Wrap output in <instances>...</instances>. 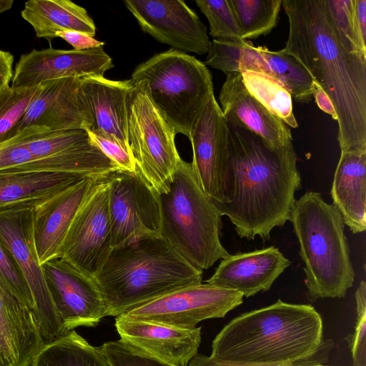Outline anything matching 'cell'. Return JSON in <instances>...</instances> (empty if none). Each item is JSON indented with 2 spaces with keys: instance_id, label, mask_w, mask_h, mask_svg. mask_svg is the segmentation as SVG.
Returning <instances> with one entry per match:
<instances>
[{
  "instance_id": "28",
  "label": "cell",
  "mask_w": 366,
  "mask_h": 366,
  "mask_svg": "<svg viewBox=\"0 0 366 366\" xmlns=\"http://www.w3.org/2000/svg\"><path fill=\"white\" fill-rule=\"evenodd\" d=\"M30 366H111L100 347H93L74 330L44 345Z\"/></svg>"
},
{
  "instance_id": "34",
  "label": "cell",
  "mask_w": 366,
  "mask_h": 366,
  "mask_svg": "<svg viewBox=\"0 0 366 366\" xmlns=\"http://www.w3.org/2000/svg\"><path fill=\"white\" fill-rule=\"evenodd\" d=\"M111 366H176L137 350L121 339L100 346Z\"/></svg>"
},
{
  "instance_id": "18",
  "label": "cell",
  "mask_w": 366,
  "mask_h": 366,
  "mask_svg": "<svg viewBox=\"0 0 366 366\" xmlns=\"http://www.w3.org/2000/svg\"><path fill=\"white\" fill-rule=\"evenodd\" d=\"M132 89L130 79L116 81L104 76L80 77V89L92 122L88 132L114 142L131 153L128 116Z\"/></svg>"
},
{
  "instance_id": "33",
  "label": "cell",
  "mask_w": 366,
  "mask_h": 366,
  "mask_svg": "<svg viewBox=\"0 0 366 366\" xmlns=\"http://www.w3.org/2000/svg\"><path fill=\"white\" fill-rule=\"evenodd\" d=\"M0 287L27 305L32 312L34 300L24 275L11 253L0 242Z\"/></svg>"
},
{
  "instance_id": "22",
  "label": "cell",
  "mask_w": 366,
  "mask_h": 366,
  "mask_svg": "<svg viewBox=\"0 0 366 366\" xmlns=\"http://www.w3.org/2000/svg\"><path fill=\"white\" fill-rule=\"evenodd\" d=\"M278 248L271 246L249 252L229 254L222 259L206 283L237 291L249 297L270 289L290 265Z\"/></svg>"
},
{
  "instance_id": "19",
  "label": "cell",
  "mask_w": 366,
  "mask_h": 366,
  "mask_svg": "<svg viewBox=\"0 0 366 366\" xmlns=\"http://www.w3.org/2000/svg\"><path fill=\"white\" fill-rule=\"evenodd\" d=\"M115 327L124 342L176 366H187L201 342L200 327L182 329L119 315Z\"/></svg>"
},
{
  "instance_id": "30",
  "label": "cell",
  "mask_w": 366,
  "mask_h": 366,
  "mask_svg": "<svg viewBox=\"0 0 366 366\" xmlns=\"http://www.w3.org/2000/svg\"><path fill=\"white\" fill-rule=\"evenodd\" d=\"M282 0H229L245 41L264 36L277 26Z\"/></svg>"
},
{
  "instance_id": "5",
  "label": "cell",
  "mask_w": 366,
  "mask_h": 366,
  "mask_svg": "<svg viewBox=\"0 0 366 366\" xmlns=\"http://www.w3.org/2000/svg\"><path fill=\"white\" fill-rule=\"evenodd\" d=\"M305 263L308 298L344 297L355 272L343 218L321 194L307 191L296 199L290 215Z\"/></svg>"
},
{
  "instance_id": "29",
  "label": "cell",
  "mask_w": 366,
  "mask_h": 366,
  "mask_svg": "<svg viewBox=\"0 0 366 366\" xmlns=\"http://www.w3.org/2000/svg\"><path fill=\"white\" fill-rule=\"evenodd\" d=\"M241 74L246 89L259 103L289 127H298L292 95L282 84L259 72L245 71Z\"/></svg>"
},
{
  "instance_id": "16",
  "label": "cell",
  "mask_w": 366,
  "mask_h": 366,
  "mask_svg": "<svg viewBox=\"0 0 366 366\" xmlns=\"http://www.w3.org/2000/svg\"><path fill=\"white\" fill-rule=\"evenodd\" d=\"M113 66L112 59L103 46L82 51L33 49L21 56L10 86L19 89L68 77L104 76Z\"/></svg>"
},
{
  "instance_id": "44",
  "label": "cell",
  "mask_w": 366,
  "mask_h": 366,
  "mask_svg": "<svg viewBox=\"0 0 366 366\" xmlns=\"http://www.w3.org/2000/svg\"><path fill=\"white\" fill-rule=\"evenodd\" d=\"M295 366H328V365H324L320 363H315V362H308V363H302L297 365Z\"/></svg>"
},
{
  "instance_id": "25",
  "label": "cell",
  "mask_w": 366,
  "mask_h": 366,
  "mask_svg": "<svg viewBox=\"0 0 366 366\" xmlns=\"http://www.w3.org/2000/svg\"><path fill=\"white\" fill-rule=\"evenodd\" d=\"M331 195L351 232H363L366 229V153L341 152Z\"/></svg>"
},
{
  "instance_id": "24",
  "label": "cell",
  "mask_w": 366,
  "mask_h": 366,
  "mask_svg": "<svg viewBox=\"0 0 366 366\" xmlns=\"http://www.w3.org/2000/svg\"><path fill=\"white\" fill-rule=\"evenodd\" d=\"M238 72L252 71L267 75L282 84L296 101L307 102L312 99L314 81L305 68L291 54L254 46L246 41L241 45Z\"/></svg>"
},
{
  "instance_id": "38",
  "label": "cell",
  "mask_w": 366,
  "mask_h": 366,
  "mask_svg": "<svg viewBox=\"0 0 366 366\" xmlns=\"http://www.w3.org/2000/svg\"><path fill=\"white\" fill-rule=\"evenodd\" d=\"M56 37L63 39L76 51L91 49L104 45L103 41H98L94 37L73 31H59L56 34Z\"/></svg>"
},
{
  "instance_id": "42",
  "label": "cell",
  "mask_w": 366,
  "mask_h": 366,
  "mask_svg": "<svg viewBox=\"0 0 366 366\" xmlns=\"http://www.w3.org/2000/svg\"><path fill=\"white\" fill-rule=\"evenodd\" d=\"M314 84L315 88L312 92V96L315 97L319 108L324 112L330 114L334 120L337 121V116L335 107L329 96L318 84L314 81Z\"/></svg>"
},
{
  "instance_id": "7",
  "label": "cell",
  "mask_w": 366,
  "mask_h": 366,
  "mask_svg": "<svg viewBox=\"0 0 366 366\" xmlns=\"http://www.w3.org/2000/svg\"><path fill=\"white\" fill-rule=\"evenodd\" d=\"M130 81L146 92L176 134L188 138L214 95L212 74L206 65L172 48L139 64Z\"/></svg>"
},
{
  "instance_id": "10",
  "label": "cell",
  "mask_w": 366,
  "mask_h": 366,
  "mask_svg": "<svg viewBox=\"0 0 366 366\" xmlns=\"http://www.w3.org/2000/svg\"><path fill=\"white\" fill-rule=\"evenodd\" d=\"M242 302L243 295L237 291L200 283L167 294L121 315L192 329L201 321L224 317Z\"/></svg>"
},
{
  "instance_id": "11",
  "label": "cell",
  "mask_w": 366,
  "mask_h": 366,
  "mask_svg": "<svg viewBox=\"0 0 366 366\" xmlns=\"http://www.w3.org/2000/svg\"><path fill=\"white\" fill-rule=\"evenodd\" d=\"M112 248L106 179L97 182L76 213L66 235L60 258L94 278Z\"/></svg>"
},
{
  "instance_id": "1",
  "label": "cell",
  "mask_w": 366,
  "mask_h": 366,
  "mask_svg": "<svg viewBox=\"0 0 366 366\" xmlns=\"http://www.w3.org/2000/svg\"><path fill=\"white\" fill-rule=\"evenodd\" d=\"M289 35L282 50L331 99L341 152L366 153V56L337 27L326 0H282Z\"/></svg>"
},
{
  "instance_id": "40",
  "label": "cell",
  "mask_w": 366,
  "mask_h": 366,
  "mask_svg": "<svg viewBox=\"0 0 366 366\" xmlns=\"http://www.w3.org/2000/svg\"><path fill=\"white\" fill-rule=\"evenodd\" d=\"M355 26L359 39L366 46V0H353Z\"/></svg>"
},
{
  "instance_id": "20",
  "label": "cell",
  "mask_w": 366,
  "mask_h": 366,
  "mask_svg": "<svg viewBox=\"0 0 366 366\" xmlns=\"http://www.w3.org/2000/svg\"><path fill=\"white\" fill-rule=\"evenodd\" d=\"M97 182L84 178L33 207V235L41 264L61 257L70 225Z\"/></svg>"
},
{
  "instance_id": "31",
  "label": "cell",
  "mask_w": 366,
  "mask_h": 366,
  "mask_svg": "<svg viewBox=\"0 0 366 366\" xmlns=\"http://www.w3.org/2000/svg\"><path fill=\"white\" fill-rule=\"evenodd\" d=\"M42 84L14 89L9 85L0 89V144L12 138L13 132Z\"/></svg>"
},
{
  "instance_id": "27",
  "label": "cell",
  "mask_w": 366,
  "mask_h": 366,
  "mask_svg": "<svg viewBox=\"0 0 366 366\" xmlns=\"http://www.w3.org/2000/svg\"><path fill=\"white\" fill-rule=\"evenodd\" d=\"M84 178L61 172L0 174V209L15 204L42 202Z\"/></svg>"
},
{
  "instance_id": "17",
  "label": "cell",
  "mask_w": 366,
  "mask_h": 366,
  "mask_svg": "<svg viewBox=\"0 0 366 366\" xmlns=\"http://www.w3.org/2000/svg\"><path fill=\"white\" fill-rule=\"evenodd\" d=\"M41 84V92L16 126L12 138L32 126L49 131L90 129L92 122L80 89V77L51 80Z\"/></svg>"
},
{
  "instance_id": "41",
  "label": "cell",
  "mask_w": 366,
  "mask_h": 366,
  "mask_svg": "<svg viewBox=\"0 0 366 366\" xmlns=\"http://www.w3.org/2000/svg\"><path fill=\"white\" fill-rule=\"evenodd\" d=\"M14 56L9 51L0 50V89L9 85L14 71Z\"/></svg>"
},
{
  "instance_id": "9",
  "label": "cell",
  "mask_w": 366,
  "mask_h": 366,
  "mask_svg": "<svg viewBox=\"0 0 366 366\" xmlns=\"http://www.w3.org/2000/svg\"><path fill=\"white\" fill-rule=\"evenodd\" d=\"M36 204H19L0 209V242L14 256L24 275L34 300L32 314L46 345L70 331L66 330L54 307L36 250L33 207Z\"/></svg>"
},
{
  "instance_id": "39",
  "label": "cell",
  "mask_w": 366,
  "mask_h": 366,
  "mask_svg": "<svg viewBox=\"0 0 366 366\" xmlns=\"http://www.w3.org/2000/svg\"><path fill=\"white\" fill-rule=\"evenodd\" d=\"M299 364L302 363H285L279 365H248L221 361L216 360L211 356L197 354L189 361L187 366H295Z\"/></svg>"
},
{
  "instance_id": "26",
  "label": "cell",
  "mask_w": 366,
  "mask_h": 366,
  "mask_svg": "<svg viewBox=\"0 0 366 366\" xmlns=\"http://www.w3.org/2000/svg\"><path fill=\"white\" fill-rule=\"evenodd\" d=\"M21 16L39 38L50 41L62 31H73L94 37L96 26L86 10L69 0H30Z\"/></svg>"
},
{
  "instance_id": "14",
  "label": "cell",
  "mask_w": 366,
  "mask_h": 366,
  "mask_svg": "<svg viewBox=\"0 0 366 366\" xmlns=\"http://www.w3.org/2000/svg\"><path fill=\"white\" fill-rule=\"evenodd\" d=\"M125 6L142 30L172 49L199 55L208 53L205 25L181 0H126Z\"/></svg>"
},
{
  "instance_id": "2",
  "label": "cell",
  "mask_w": 366,
  "mask_h": 366,
  "mask_svg": "<svg viewBox=\"0 0 366 366\" xmlns=\"http://www.w3.org/2000/svg\"><path fill=\"white\" fill-rule=\"evenodd\" d=\"M227 127L225 201L214 205L241 238L269 239L273 228L290 220L295 193L302 187L293 144L273 149L252 132Z\"/></svg>"
},
{
  "instance_id": "32",
  "label": "cell",
  "mask_w": 366,
  "mask_h": 366,
  "mask_svg": "<svg viewBox=\"0 0 366 366\" xmlns=\"http://www.w3.org/2000/svg\"><path fill=\"white\" fill-rule=\"evenodd\" d=\"M195 3L207 17L214 39L245 41L229 0H196Z\"/></svg>"
},
{
  "instance_id": "3",
  "label": "cell",
  "mask_w": 366,
  "mask_h": 366,
  "mask_svg": "<svg viewBox=\"0 0 366 366\" xmlns=\"http://www.w3.org/2000/svg\"><path fill=\"white\" fill-rule=\"evenodd\" d=\"M322 332L312 305L278 300L232 319L212 341L210 356L248 365L310 362L324 344Z\"/></svg>"
},
{
  "instance_id": "8",
  "label": "cell",
  "mask_w": 366,
  "mask_h": 366,
  "mask_svg": "<svg viewBox=\"0 0 366 366\" xmlns=\"http://www.w3.org/2000/svg\"><path fill=\"white\" fill-rule=\"evenodd\" d=\"M176 134L146 92L133 84L129 102V143L137 169L157 193L166 190L182 159Z\"/></svg>"
},
{
  "instance_id": "43",
  "label": "cell",
  "mask_w": 366,
  "mask_h": 366,
  "mask_svg": "<svg viewBox=\"0 0 366 366\" xmlns=\"http://www.w3.org/2000/svg\"><path fill=\"white\" fill-rule=\"evenodd\" d=\"M14 4V0H0V14L9 10Z\"/></svg>"
},
{
  "instance_id": "13",
  "label": "cell",
  "mask_w": 366,
  "mask_h": 366,
  "mask_svg": "<svg viewBox=\"0 0 366 366\" xmlns=\"http://www.w3.org/2000/svg\"><path fill=\"white\" fill-rule=\"evenodd\" d=\"M41 265L51 299L67 331L94 327L107 316L104 301L94 278L61 258Z\"/></svg>"
},
{
  "instance_id": "4",
  "label": "cell",
  "mask_w": 366,
  "mask_h": 366,
  "mask_svg": "<svg viewBox=\"0 0 366 366\" xmlns=\"http://www.w3.org/2000/svg\"><path fill=\"white\" fill-rule=\"evenodd\" d=\"M203 271L181 257L159 234L112 248L94 280L107 316H119L179 289L202 283Z\"/></svg>"
},
{
  "instance_id": "15",
  "label": "cell",
  "mask_w": 366,
  "mask_h": 366,
  "mask_svg": "<svg viewBox=\"0 0 366 366\" xmlns=\"http://www.w3.org/2000/svg\"><path fill=\"white\" fill-rule=\"evenodd\" d=\"M189 139L193 152L190 163L199 185L214 204L224 203L228 127L214 95L201 112Z\"/></svg>"
},
{
  "instance_id": "12",
  "label": "cell",
  "mask_w": 366,
  "mask_h": 366,
  "mask_svg": "<svg viewBox=\"0 0 366 366\" xmlns=\"http://www.w3.org/2000/svg\"><path fill=\"white\" fill-rule=\"evenodd\" d=\"M107 180L112 247L142 235L160 234L158 194L139 172L117 170Z\"/></svg>"
},
{
  "instance_id": "21",
  "label": "cell",
  "mask_w": 366,
  "mask_h": 366,
  "mask_svg": "<svg viewBox=\"0 0 366 366\" xmlns=\"http://www.w3.org/2000/svg\"><path fill=\"white\" fill-rule=\"evenodd\" d=\"M219 100L228 124L252 132L273 149H280L292 144L290 127L247 91L241 73L233 72L227 75Z\"/></svg>"
},
{
  "instance_id": "35",
  "label": "cell",
  "mask_w": 366,
  "mask_h": 366,
  "mask_svg": "<svg viewBox=\"0 0 366 366\" xmlns=\"http://www.w3.org/2000/svg\"><path fill=\"white\" fill-rule=\"evenodd\" d=\"M357 322L355 332L345 338L350 349L352 366H366V283L362 280L355 292Z\"/></svg>"
},
{
  "instance_id": "37",
  "label": "cell",
  "mask_w": 366,
  "mask_h": 366,
  "mask_svg": "<svg viewBox=\"0 0 366 366\" xmlns=\"http://www.w3.org/2000/svg\"><path fill=\"white\" fill-rule=\"evenodd\" d=\"M88 133L92 141L120 170L136 171V162L132 153L114 142L97 137L89 132Z\"/></svg>"
},
{
  "instance_id": "36",
  "label": "cell",
  "mask_w": 366,
  "mask_h": 366,
  "mask_svg": "<svg viewBox=\"0 0 366 366\" xmlns=\"http://www.w3.org/2000/svg\"><path fill=\"white\" fill-rule=\"evenodd\" d=\"M331 16L337 27L352 46L366 56V46L357 34L353 11V0H326Z\"/></svg>"
},
{
  "instance_id": "6",
  "label": "cell",
  "mask_w": 366,
  "mask_h": 366,
  "mask_svg": "<svg viewBox=\"0 0 366 366\" xmlns=\"http://www.w3.org/2000/svg\"><path fill=\"white\" fill-rule=\"evenodd\" d=\"M161 236L196 269L210 268L229 254L220 241L222 214L182 159L165 191L157 193Z\"/></svg>"
},
{
  "instance_id": "23",
  "label": "cell",
  "mask_w": 366,
  "mask_h": 366,
  "mask_svg": "<svg viewBox=\"0 0 366 366\" xmlns=\"http://www.w3.org/2000/svg\"><path fill=\"white\" fill-rule=\"evenodd\" d=\"M44 345L30 308L0 287V366H30Z\"/></svg>"
}]
</instances>
